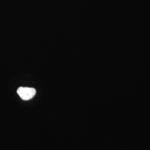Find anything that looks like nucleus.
<instances>
[{
    "instance_id": "f257e3e1",
    "label": "nucleus",
    "mask_w": 150,
    "mask_h": 150,
    "mask_svg": "<svg viewBox=\"0 0 150 150\" xmlns=\"http://www.w3.org/2000/svg\"><path fill=\"white\" fill-rule=\"evenodd\" d=\"M17 93L23 100H29L36 95V91L33 88L20 87L17 90Z\"/></svg>"
}]
</instances>
